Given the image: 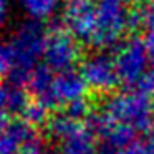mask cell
Listing matches in <instances>:
<instances>
[{
	"label": "cell",
	"mask_w": 154,
	"mask_h": 154,
	"mask_svg": "<svg viewBox=\"0 0 154 154\" xmlns=\"http://www.w3.org/2000/svg\"><path fill=\"white\" fill-rule=\"evenodd\" d=\"M28 104L30 100L23 86L14 85L10 81H0V123L15 114L23 116Z\"/></svg>",
	"instance_id": "ba28073f"
},
{
	"label": "cell",
	"mask_w": 154,
	"mask_h": 154,
	"mask_svg": "<svg viewBox=\"0 0 154 154\" xmlns=\"http://www.w3.org/2000/svg\"><path fill=\"white\" fill-rule=\"evenodd\" d=\"M8 14V0H0V25L7 20Z\"/></svg>",
	"instance_id": "e0dca14e"
},
{
	"label": "cell",
	"mask_w": 154,
	"mask_h": 154,
	"mask_svg": "<svg viewBox=\"0 0 154 154\" xmlns=\"http://www.w3.org/2000/svg\"><path fill=\"white\" fill-rule=\"evenodd\" d=\"M85 123L71 118L68 113H58L55 116H51L50 119L47 121V128H48V133L53 139L60 141L63 139L65 136H68L70 133H73L75 129H78L80 126H83Z\"/></svg>",
	"instance_id": "7c38bea8"
},
{
	"label": "cell",
	"mask_w": 154,
	"mask_h": 154,
	"mask_svg": "<svg viewBox=\"0 0 154 154\" xmlns=\"http://www.w3.org/2000/svg\"><path fill=\"white\" fill-rule=\"evenodd\" d=\"M96 136L86 128L80 126L58 141V154H96Z\"/></svg>",
	"instance_id": "9c48e42d"
},
{
	"label": "cell",
	"mask_w": 154,
	"mask_h": 154,
	"mask_svg": "<svg viewBox=\"0 0 154 154\" xmlns=\"http://www.w3.org/2000/svg\"><path fill=\"white\" fill-rule=\"evenodd\" d=\"M101 109L111 119L133 128L136 133H146L154 128V101L136 88L113 94Z\"/></svg>",
	"instance_id": "7a4b0ae2"
},
{
	"label": "cell",
	"mask_w": 154,
	"mask_h": 154,
	"mask_svg": "<svg viewBox=\"0 0 154 154\" xmlns=\"http://www.w3.org/2000/svg\"><path fill=\"white\" fill-rule=\"evenodd\" d=\"M144 149L146 154H154V128L149 131V137H147V143L144 144Z\"/></svg>",
	"instance_id": "ac0fdd59"
},
{
	"label": "cell",
	"mask_w": 154,
	"mask_h": 154,
	"mask_svg": "<svg viewBox=\"0 0 154 154\" xmlns=\"http://www.w3.org/2000/svg\"><path fill=\"white\" fill-rule=\"evenodd\" d=\"M53 78H55V71L50 70L45 63H40L33 68V71L30 73L27 81V86L35 96V101L42 103L45 108H47V101H48V96H50Z\"/></svg>",
	"instance_id": "30bf717a"
},
{
	"label": "cell",
	"mask_w": 154,
	"mask_h": 154,
	"mask_svg": "<svg viewBox=\"0 0 154 154\" xmlns=\"http://www.w3.org/2000/svg\"><path fill=\"white\" fill-rule=\"evenodd\" d=\"M147 2H151V4H154V0H147Z\"/></svg>",
	"instance_id": "d6986e66"
},
{
	"label": "cell",
	"mask_w": 154,
	"mask_h": 154,
	"mask_svg": "<svg viewBox=\"0 0 154 154\" xmlns=\"http://www.w3.org/2000/svg\"><path fill=\"white\" fill-rule=\"evenodd\" d=\"M47 33L43 25L37 20H30L22 23L14 32L8 43L10 50V83L23 86L27 85L28 76L37 65H40V58H43Z\"/></svg>",
	"instance_id": "6da1fadb"
},
{
	"label": "cell",
	"mask_w": 154,
	"mask_h": 154,
	"mask_svg": "<svg viewBox=\"0 0 154 154\" xmlns=\"http://www.w3.org/2000/svg\"><path fill=\"white\" fill-rule=\"evenodd\" d=\"M48 111L50 109H47L42 103L33 101V103H30L28 108L25 109L23 118L32 124V126H37V124H43V123H47V121L50 119V118H48Z\"/></svg>",
	"instance_id": "4fadbf2b"
},
{
	"label": "cell",
	"mask_w": 154,
	"mask_h": 154,
	"mask_svg": "<svg viewBox=\"0 0 154 154\" xmlns=\"http://www.w3.org/2000/svg\"><path fill=\"white\" fill-rule=\"evenodd\" d=\"M10 71V50L8 45L0 43V76Z\"/></svg>",
	"instance_id": "5bb4252c"
},
{
	"label": "cell",
	"mask_w": 154,
	"mask_h": 154,
	"mask_svg": "<svg viewBox=\"0 0 154 154\" xmlns=\"http://www.w3.org/2000/svg\"><path fill=\"white\" fill-rule=\"evenodd\" d=\"M118 154H146V149H144V146H141V144L134 143V144H131L129 147H126V149L119 151Z\"/></svg>",
	"instance_id": "2e32d148"
},
{
	"label": "cell",
	"mask_w": 154,
	"mask_h": 154,
	"mask_svg": "<svg viewBox=\"0 0 154 154\" xmlns=\"http://www.w3.org/2000/svg\"><path fill=\"white\" fill-rule=\"evenodd\" d=\"M20 8L32 20H45L57 12L60 0H17Z\"/></svg>",
	"instance_id": "8fae6325"
},
{
	"label": "cell",
	"mask_w": 154,
	"mask_h": 154,
	"mask_svg": "<svg viewBox=\"0 0 154 154\" xmlns=\"http://www.w3.org/2000/svg\"><path fill=\"white\" fill-rule=\"evenodd\" d=\"M81 58L80 42L66 28H51L47 33L43 50V63L55 73L75 70Z\"/></svg>",
	"instance_id": "3957f363"
},
{
	"label": "cell",
	"mask_w": 154,
	"mask_h": 154,
	"mask_svg": "<svg viewBox=\"0 0 154 154\" xmlns=\"http://www.w3.org/2000/svg\"><path fill=\"white\" fill-rule=\"evenodd\" d=\"M144 43H146L149 65L152 66V70H154V32H147V35L144 37Z\"/></svg>",
	"instance_id": "9a60e30c"
},
{
	"label": "cell",
	"mask_w": 154,
	"mask_h": 154,
	"mask_svg": "<svg viewBox=\"0 0 154 154\" xmlns=\"http://www.w3.org/2000/svg\"><path fill=\"white\" fill-rule=\"evenodd\" d=\"M113 58H114L119 81L126 86L136 88V85L139 83L143 75L147 71L146 66L149 63L144 38H139V37L126 38L118 47Z\"/></svg>",
	"instance_id": "277c9868"
},
{
	"label": "cell",
	"mask_w": 154,
	"mask_h": 154,
	"mask_svg": "<svg viewBox=\"0 0 154 154\" xmlns=\"http://www.w3.org/2000/svg\"><path fill=\"white\" fill-rule=\"evenodd\" d=\"M90 90L83 75L76 70H66L57 73L51 83L50 96L47 101V108L53 109L57 106L66 108L68 104L86 98V91Z\"/></svg>",
	"instance_id": "8992f818"
},
{
	"label": "cell",
	"mask_w": 154,
	"mask_h": 154,
	"mask_svg": "<svg viewBox=\"0 0 154 154\" xmlns=\"http://www.w3.org/2000/svg\"><path fill=\"white\" fill-rule=\"evenodd\" d=\"M33 139H37L35 126L27 119H5L0 123V154H20Z\"/></svg>",
	"instance_id": "52a82bcc"
},
{
	"label": "cell",
	"mask_w": 154,
	"mask_h": 154,
	"mask_svg": "<svg viewBox=\"0 0 154 154\" xmlns=\"http://www.w3.org/2000/svg\"><path fill=\"white\" fill-rule=\"evenodd\" d=\"M81 75L88 88L96 94H109L121 83L114 58L104 53H94L81 63Z\"/></svg>",
	"instance_id": "5b68a950"
}]
</instances>
